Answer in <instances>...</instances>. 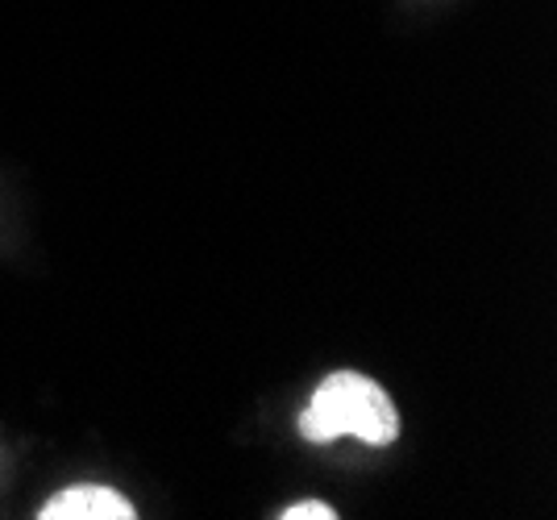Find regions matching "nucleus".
Returning a JSON list of instances; mask_svg holds the SVG:
<instances>
[{
  "mask_svg": "<svg viewBox=\"0 0 557 520\" xmlns=\"http://www.w3.org/2000/svg\"><path fill=\"white\" fill-rule=\"evenodd\" d=\"M278 520H337V508H333V504H321V499H304V504L283 508Z\"/></svg>",
  "mask_w": 557,
  "mask_h": 520,
  "instance_id": "7ed1b4c3",
  "label": "nucleus"
},
{
  "mask_svg": "<svg viewBox=\"0 0 557 520\" xmlns=\"http://www.w3.org/2000/svg\"><path fill=\"white\" fill-rule=\"evenodd\" d=\"M296 429L308 446H329L337 437H358L362 446H395L399 442V412L392 396L358 371H333L317 383L312 400L296 417Z\"/></svg>",
  "mask_w": 557,
  "mask_h": 520,
  "instance_id": "f257e3e1",
  "label": "nucleus"
},
{
  "mask_svg": "<svg viewBox=\"0 0 557 520\" xmlns=\"http://www.w3.org/2000/svg\"><path fill=\"white\" fill-rule=\"evenodd\" d=\"M134 504L104 487V483H79V487H63L59 496L42 504L38 520H134Z\"/></svg>",
  "mask_w": 557,
  "mask_h": 520,
  "instance_id": "f03ea898",
  "label": "nucleus"
}]
</instances>
